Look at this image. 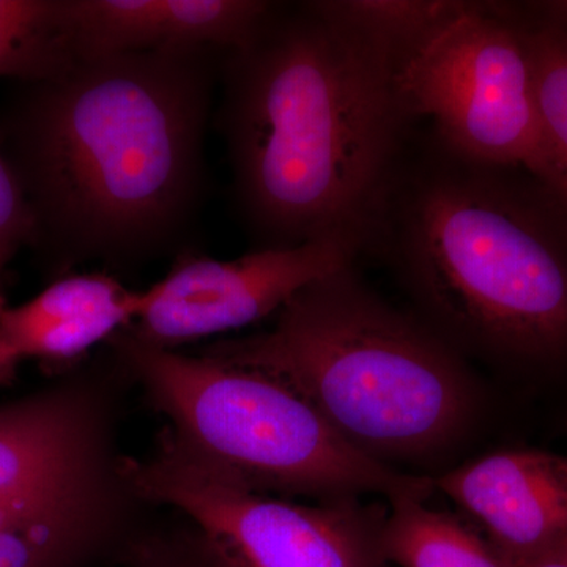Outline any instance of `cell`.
<instances>
[{"label": "cell", "instance_id": "6da1fadb", "mask_svg": "<svg viewBox=\"0 0 567 567\" xmlns=\"http://www.w3.org/2000/svg\"><path fill=\"white\" fill-rule=\"evenodd\" d=\"M223 55L167 48L74 58L21 82L0 118V151L52 281L93 260L148 262L188 234L205 192V128Z\"/></svg>", "mask_w": 567, "mask_h": 567}, {"label": "cell", "instance_id": "7a4b0ae2", "mask_svg": "<svg viewBox=\"0 0 567 567\" xmlns=\"http://www.w3.org/2000/svg\"><path fill=\"white\" fill-rule=\"evenodd\" d=\"M398 52L323 0L276 2L227 51L218 126L254 249L324 238L360 246L416 122L395 82Z\"/></svg>", "mask_w": 567, "mask_h": 567}, {"label": "cell", "instance_id": "3957f363", "mask_svg": "<svg viewBox=\"0 0 567 567\" xmlns=\"http://www.w3.org/2000/svg\"><path fill=\"white\" fill-rule=\"evenodd\" d=\"M364 252L390 265L421 322L456 352L567 353V208L525 171L476 162L413 126Z\"/></svg>", "mask_w": 567, "mask_h": 567}, {"label": "cell", "instance_id": "277c9868", "mask_svg": "<svg viewBox=\"0 0 567 567\" xmlns=\"http://www.w3.org/2000/svg\"><path fill=\"white\" fill-rule=\"evenodd\" d=\"M192 352L281 380L385 465L445 450L472 416L456 350L372 292L353 265L306 286L259 333Z\"/></svg>", "mask_w": 567, "mask_h": 567}, {"label": "cell", "instance_id": "5b68a950", "mask_svg": "<svg viewBox=\"0 0 567 567\" xmlns=\"http://www.w3.org/2000/svg\"><path fill=\"white\" fill-rule=\"evenodd\" d=\"M107 349L164 434L188 454L257 494L308 503L380 495L425 499L435 487L365 456L297 391L275 377L204 354L158 349L126 330Z\"/></svg>", "mask_w": 567, "mask_h": 567}, {"label": "cell", "instance_id": "8992f818", "mask_svg": "<svg viewBox=\"0 0 567 567\" xmlns=\"http://www.w3.org/2000/svg\"><path fill=\"white\" fill-rule=\"evenodd\" d=\"M132 380L107 349L0 402V528L128 540L158 507L125 475L122 404Z\"/></svg>", "mask_w": 567, "mask_h": 567}, {"label": "cell", "instance_id": "52a82bcc", "mask_svg": "<svg viewBox=\"0 0 567 567\" xmlns=\"http://www.w3.org/2000/svg\"><path fill=\"white\" fill-rule=\"evenodd\" d=\"M406 114L468 158L517 167L557 194L567 181L540 118L520 7L457 0L453 11L398 55Z\"/></svg>", "mask_w": 567, "mask_h": 567}, {"label": "cell", "instance_id": "ba28073f", "mask_svg": "<svg viewBox=\"0 0 567 567\" xmlns=\"http://www.w3.org/2000/svg\"><path fill=\"white\" fill-rule=\"evenodd\" d=\"M123 470L145 502L192 518L241 567H393L382 544L386 516L360 499L320 505L257 494L164 432L151 453L126 456Z\"/></svg>", "mask_w": 567, "mask_h": 567}, {"label": "cell", "instance_id": "9c48e42d", "mask_svg": "<svg viewBox=\"0 0 567 567\" xmlns=\"http://www.w3.org/2000/svg\"><path fill=\"white\" fill-rule=\"evenodd\" d=\"M358 256L360 246L344 238L252 249L233 260L185 249L148 287L144 311L125 330L166 350L230 334L275 317L306 286L354 265Z\"/></svg>", "mask_w": 567, "mask_h": 567}, {"label": "cell", "instance_id": "30bf717a", "mask_svg": "<svg viewBox=\"0 0 567 567\" xmlns=\"http://www.w3.org/2000/svg\"><path fill=\"white\" fill-rule=\"evenodd\" d=\"M435 487L475 518L514 567L567 533L565 456L503 451L447 473Z\"/></svg>", "mask_w": 567, "mask_h": 567}, {"label": "cell", "instance_id": "8fae6325", "mask_svg": "<svg viewBox=\"0 0 567 567\" xmlns=\"http://www.w3.org/2000/svg\"><path fill=\"white\" fill-rule=\"evenodd\" d=\"M74 58L213 48L238 50L259 32L267 0H62Z\"/></svg>", "mask_w": 567, "mask_h": 567}, {"label": "cell", "instance_id": "7c38bea8", "mask_svg": "<svg viewBox=\"0 0 567 567\" xmlns=\"http://www.w3.org/2000/svg\"><path fill=\"white\" fill-rule=\"evenodd\" d=\"M147 300V289H130L114 275H65L25 303L0 298V339L21 361L69 371L134 323Z\"/></svg>", "mask_w": 567, "mask_h": 567}, {"label": "cell", "instance_id": "4fadbf2b", "mask_svg": "<svg viewBox=\"0 0 567 567\" xmlns=\"http://www.w3.org/2000/svg\"><path fill=\"white\" fill-rule=\"evenodd\" d=\"M382 544L391 566L514 567L487 539L456 518L425 507L424 499L390 503Z\"/></svg>", "mask_w": 567, "mask_h": 567}, {"label": "cell", "instance_id": "5bb4252c", "mask_svg": "<svg viewBox=\"0 0 567 567\" xmlns=\"http://www.w3.org/2000/svg\"><path fill=\"white\" fill-rule=\"evenodd\" d=\"M73 59L62 0H0V78L44 80Z\"/></svg>", "mask_w": 567, "mask_h": 567}, {"label": "cell", "instance_id": "9a60e30c", "mask_svg": "<svg viewBox=\"0 0 567 567\" xmlns=\"http://www.w3.org/2000/svg\"><path fill=\"white\" fill-rule=\"evenodd\" d=\"M122 567H241L233 555L177 511L159 507L123 548Z\"/></svg>", "mask_w": 567, "mask_h": 567}, {"label": "cell", "instance_id": "2e32d148", "mask_svg": "<svg viewBox=\"0 0 567 567\" xmlns=\"http://www.w3.org/2000/svg\"><path fill=\"white\" fill-rule=\"evenodd\" d=\"M525 32L537 107L567 181V28L525 14Z\"/></svg>", "mask_w": 567, "mask_h": 567}, {"label": "cell", "instance_id": "e0dca14e", "mask_svg": "<svg viewBox=\"0 0 567 567\" xmlns=\"http://www.w3.org/2000/svg\"><path fill=\"white\" fill-rule=\"evenodd\" d=\"M457 0H323L331 13L385 41L398 55L456 7Z\"/></svg>", "mask_w": 567, "mask_h": 567}, {"label": "cell", "instance_id": "ac0fdd59", "mask_svg": "<svg viewBox=\"0 0 567 567\" xmlns=\"http://www.w3.org/2000/svg\"><path fill=\"white\" fill-rule=\"evenodd\" d=\"M130 540L107 537H43L0 528V567H96L117 565Z\"/></svg>", "mask_w": 567, "mask_h": 567}, {"label": "cell", "instance_id": "d6986e66", "mask_svg": "<svg viewBox=\"0 0 567 567\" xmlns=\"http://www.w3.org/2000/svg\"><path fill=\"white\" fill-rule=\"evenodd\" d=\"M33 218L17 175L0 151V298H6L9 268L24 246H32Z\"/></svg>", "mask_w": 567, "mask_h": 567}, {"label": "cell", "instance_id": "ffe728a7", "mask_svg": "<svg viewBox=\"0 0 567 567\" xmlns=\"http://www.w3.org/2000/svg\"><path fill=\"white\" fill-rule=\"evenodd\" d=\"M518 567H567V533Z\"/></svg>", "mask_w": 567, "mask_h": 567}, {"label": "cell", "instance_id": "44dd1931", "mask_svg": "<svg viewBox=\"0 0 567 567\" xmlns=\"http://www.w3.org/2000/svg\"><path fill=\"white\" fill-rule=\"evenodd\" d=\"M529 9L535 11L537 17L543 18V20L567 28V0L532 3Z\"/></svg>", "mask_w": 567, "mask_h": 567}, {"label": "cell", "instance_id": "7402d4cb", "mask_svg": "<svg viewBox=\"0 0 567 567\" xmlns=\"http://www.w3.org/2000/svg\"><path fill=\"white\" fill-rule=\"evenodd\" d=\"M21 360L0 339V388L10 386L17 380Z\"/></svg>", "mask_w": 567, "mask_h": 567}]
</instances>
